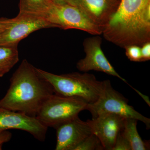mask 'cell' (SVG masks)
I'll return each instance as SVG.
<instances>
[{
	"mask_svg": "<svg viewBox=\"0 0 150 150\" xmlns=\"http://www.w3.org/2000/svg\"><path fill=\"white\" fill-rule=\"evenodd\" d=\"M54 93L51 84L24 59L11 77L8 90L0 100V107L36 117L43 103Z\"/></svg>",
	"mask_w": 150,
	"mask_h": 150,
	"instance_id": "1",
	"label": "cell"
},
{
	"mask_svg": "<svg viewBox=\"0 0 150 150\" xmlns=\"http://www.w3.org/2000/svg\"><path fill=\"white\" fill-rule=\"evenodd\" d=\"M102 34L121 48L150 41V0H121Z\"/></svg>",
	"mask_w": 150,
	"mask_h": 150,
	"instance_id": "2",
	"label": "cell"
},
{
	"mask_svg": "<svg viewBox=\"0 0 150 150\" xmlns=\"http://www.w3.org/2000/svg\"><path fill=\"white\" fill-rule=\"evenodd\" d=\"M36 70L51 84L54 93L77 98L88 104L95 102L104 89V81H98L94 75L87 72L57 75L37 68Z\"/></svg>",
	"mask_w": 150,
	"mask_h": 150,
	"instance_id": "3",
	"label": "cell"
},
{
	"mask_svg": "<svg viewBox=\"0 0 150 150\" xmlns=\"http://www.w3.org/2000/svg\"><path fill=\"white\" fill-rule=\"evenodd\" d=\"M87 105L77 98L54 93L43 103L35 117L48 128L56 129L62 123L79 116L81 111L86 109Z\"/></svg>",
	"mask_w": 150,
	"mask_h": 150,
	"instance_id": "4",
	"label": "cell"
},
{
	"mask_svg": "<svg viewBox=\"0 0 150 150\" xmlns=\"http://www.w3.org/2000/svg\"><path fill=\"white\" fill-rule=\"evenodd\" d=\"M86 110L90 111L92 118L104 113H114L124 118L137 119L144 123L147 129L150 128V119L129 105L128 100L112 87L109 80L104 81L102 94L95 102L88 104Z\"/></svg>",
	"mask_w": 150,
	"mask_h": 150,
	"instance_id": "5",
	"label": "cell"
},
{
	"mask_svg": "<svg viewBox=\"0 0 150 150\" xmlns=\"http://www.w3.org/2000/svg\"><path fill=\"white\" fill-rule=\"evenodd\" d=\"M51 28L55 27L47 17L19 12L14 18H8L7 23L2 28L0 46L18 44L32 33Z\"/></svg>",
	"mask_w": 150,
	"mask_h": 150,
	"instance_id": "6",
	"label": "cell"
},
{
	"mask_svg": "<svg viewBox=\"0 0 150 150\" xmlns=\"http://www.w3.org/2000/svg\"><path fill=\"white\" fill-rule=\"evenodd\" d=\"M48 18L55 28L80 30L93 35L102 34V30L91 21L76 6L54 3Z\"/></svg>",
	"mask_w": 150,
	"mask_h": 150,
	"instance_id": "7",
	"label": "cell"
},
{
	"mask_svg": "<svg viewBox=\"0 0 150 150\" xmlns=\"http://www.w3.org/2000/svg\"><path fill=\"white\" fill-rule=\"evenodd\" d=\"M102 42V38L98 35L85 39L83 46L86 56L77 63L78 69L84 72L93 70L101 72L118 78L129 85L126 80L116 72L105 57L101 48Z\"/></svg>",
	"mask_w": 150,
	"mask_h": 150,
	"instance_id": "8",
	"label": "cell"
},
{
	"mask_svg": "<svg viewBox=\"0 0 150 150\" xmlns=\"http://www.w3.org/2000/svg\"><path fill=\"white\" fill-rule=\"evenodd\" d=\"M48 127L35 117L0 107V131L18 129L28 132L40 142L45 141Z\"/></svg>",
	"mask_w": 150,
	"mask_h": 150,
	"instance_id": "9",
	"label": "cell"
},
{
	"mask_svg": "<svg viewBox=\"0 0 150 150\" xmlns=\"http://www.w3.org/2000/svg\"><path fill=\"white\" fill-rule=\"evenodd\" d=\"M56 150H74L87 137L93 134L87 121L79 116L62 123L56 128Z\"/></svg>",
	"mask_w": 150,
	"mask_h": 150,
	"instance_id": "10",
	"label": "cell"
},
{
	"mask_svg": "<svg viewBox=\"0 0 150 150\" xmlns=\"http://www.w3.org/2000/svg\"><path fill=\"white\" fill-rule=\"evenodd\" d=\"M125 118L114 113H104L87 121L104 150H112L118 134L123 129Z\"/></svg>",
	"mask_w": 150,
	"mask_h": 150,
	"instance_id": "11",
	"label": "cell"
},
{
	"mask_svg": "<svg viewBox=\"0 0 150 150\" xmlns=\"http://www.w3.org/2000/svg\"><path fill=\"white\" fill-rule=\"evenodd\" d=\"M121 0H75L77 6L102 30L118 8Z\"/></svg>",
	"mask_w": 150,
	"mask_h": 150,
	"instance_id": "12",
	"label": "cell"
},
{
	"mask_svg": "<svg viewBox=\"0 0 150 150\" xmlns=\"http://www.w3.org/2000/svg\"><path fill=\"white\" fill-rule=\"evenodd\" d=\"M138 120L133 118H126L121 133L129 141L131 150L149 149V142L142 139L137 129Z\"/></svg>",
	"mask_w": 150,
	"mask_h": 150,
	"instance_id": "13",
	"label": "cell"
},
{
	"mask_svg": "<svg viewBox=\"0 0 150 150\" xmlns=\"http://www.w3.org/2000/svg\"><path fill=\"white\" fill-rule=\"evenodd\" d=\"M18 44L0 46V78L8 73L19 61Z\"/></svg>",
	"mask_w": 150,
	"mask_h": 150,
	"instance_id": "14",
	"label": "cell"
},
{
	"mask_svg": "<svg viewBox=\"0 0 150 150\" xmlns=\"http://www.w3.org/2000/svg\"><path fill=\"white\" fill-rule=\"evenodd\" d=\"M54 3L53 0H20V13L47 17Z\"/></svg>",
	"mask_w": 150,
	"mask_h": 150,
	"instance_id": "15",
	"label": "cell"
},
{
	"mask_svg": "<svg viewBox=\"0 0 150 150\" xmlns=\"http://www.w3.org/2000/svg\"><path fill=\"white\" fill-rule=\"evenodd\" d=\"M104 148L100 140L93 133L78 146L74 150H102Z\"/></svg>",
	"mask_w": 150,
	"mask_h": 150,
	"instance_id": "16",
	"label": "cell"
},
{
	"mask_svg": "<svg viewBox=\"0 0 150 150\" xmlns=\"http://www.w3.org/2000/svg\"><path fill=\"white\" fill-rule=\"evenodd\" d=\"M125 53L128 59L132 62H142L141 46L132 45L124 48Z\"/></svg>",
	"mask_w": 150,
	"mask_h": 150,
	"instance_id": "17",
	"label": "cell"
},
{
	"mask_svg": "<svg viewBox=\"0 0 150 150\" xmlns=\"http://www.w3.org/2000/svg\"><path fill=\"white\" fill-rule=\"evenodd\" d=\"M112 150H131V145L121 133L118 134Z\"/></svg>",
	"mask_w": 150,
	"mask_h": 150,
	"instance_id": "18",
	"label": "cell"
},
{
	"mask_svg": "<svg viewBox=\"0 0 150 150\" xmlns=\"http://www.w3.org/2000/svg\"><path fill=\"white\" fill-rule=\"evenodd\" d=\"M142 62H146L150 59V41L146 42L141 46Z\"/></svg>",
	"mask_w": 150,
	"mask_h": 150,
	"instance_id": "19",
	"label": "cell"
},
{
	"mask_svg": "<svg viewBox=\"0 0 150 150\" xmlns=\"http://www.w3.org/2000/svg\"><path fill=\"white\" fill-rule=\"evenodd\" d=\"M12 134L8 131H0V150L2 149L3 145L11 139Z\"/></svg>",
	"mask_w": 150,
	"mask_h": 150,
	"instance_id": "20",
	"label": "cell"
},
{
	"mask_svg": "<svg viewBox=\"0 0 150 150\" xmlns=\"http://www.w3.org/2000/svg\"><path fill=\"white\" fill-rule=\"evenodd\" d=\"M53 1L54 3L58 4H68L77 6L75 0H53Z\"/></svg>",
	"mask_w": 150,
	"mask_h": 150,
	"instance_id": "21",
	"label": "cell"
},
{
	"mask_svg": "<svg viewBox=\"0 0 150 150\" xmlns=\"http://www.w3.org/2000/svg\"><path fill=\"white\" fill-rule=\"evenodd\" d=\"M8 19L6 18H0V29L5 26L8 21Z\"/></svg>",
	"mask_w": 150,
	"mask_h": 150,
	"instance_id": "22",
	"label": "cell"
},
{
	"mask_svg": "<svg viewBox=\"0 0 150 150\" xmlns=\"http://www.w3.org/2000/svg\"><path fill=\"white\" fill-rule=\"evenodd\" d=\"M4 28V27H3ZM1 29H0V37H1Z\"/></svg>",
	"mask_w": 150,
	"mask_h": 150,
	"instance_id": "23",
	"label": "cell"
}]
</instances>
